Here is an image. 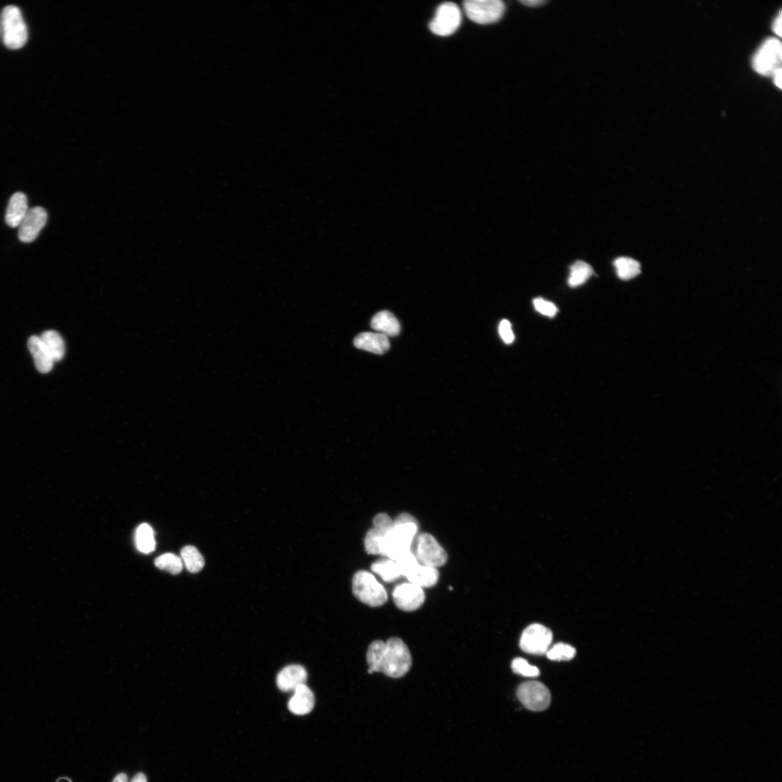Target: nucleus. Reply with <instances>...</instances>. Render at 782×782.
Returning a JSON list of instances; mask_svg holds the SVG:
<instances>
[{
	"label": "nucleus",
	"mask_w": 782,
	"mask_h": 782,
	"mask_svg": "<svg viewBox=\"0 0 782 782\" xmlns=\"http://www.w3.org/2000/svg\"><path fill=\"white\" fill-rule=\"evenodd\" d=\"M366 662L373 672H381L391 678L405 676L412 666V657L406 644L399 638L386 642L375 641L366 653Z\"/></svg>",
	"instance_id": "f257e3e1"
},
{
	"label": "nucleus",
	"mask_w": 782,
	"mask_h": 782,
	"mask_svg": "<svg viewBox=\"0 0 782 782\" xmlns=\"http://www.w3.org/2000/svg\"><path fill=\"white\" fill-rule=\"evenodd\" d=\"M418 530V522L412 516L399 515L394 521L393 528L385 537L382 555L395 561L401 560L411 552V546Z\"/></svg>",
	"instance_id": "f03ea898"
},
{
	"label": "nucleus",
	"mask_w": 782,
	"mask_h": 782,
	"mask_svg": "<svg viewBox=\"0 0 782 782\" xmlns=\"http://www.w3.org/2000/svg\"><path fill=\"white\" fill-rule=\"evenodd\" d=\"M352 591L362 603L371 607H379L387 601V594L383 584L369 572H357L352 580Z\"/></svg>",
	"instance_id": "7ed1b4c3"
},
{
	"label": "nucleus",
	"mask_w": 782,
	"mask_h": 782,
	"mask_svg": "<svg viewBox=\"0 0 782 782\" xmlns=\"http://www.w3.org/2000/svg\"><path fill=\"white\" fill-rule=\"evenodd\" d=\"M4 41L11 50H18L28 40V30L20 9L14 6L4 8L2 13Z\"/></svg>",
	"instance_id": "20e7f679"
},
{
	"label": "nucleus",
	"mask_w": 782,
	"mask_h": 782,
	"mask_svg": "<svg viewBox=\"0 0 782 782\" xmlns=\"http://www.w3.org/2000/svg\"><path fill=\"white\" fill-rule=\"evenodd\" d=\"M782 46L779 39L771 37L767 39L755 53L752 58L754 70L762 75H773L780 67Z\"/></svg>",
	"instance_id": "39448f33"
},
{
	"label": "nucleus",
	"mask_w": 782,
	"mask_h": 782,
	"mask_svg": "<svg viewBox=\"0 0 782 782\" xmlns=\"http://www.w3.org/2000/svg\"><path fill=\"white\" fill-rule=\"evenodd\" d=\"M468 17L479 24H490L499 21L505 11L501 0H468L463 3Z\"/></svg>",
	"instance_id": "423d86ee"
},
{
	"label": "nucleus",
	"mask_w": 782,
	"mask_h": 782,
	"mask_svg": "<svg viewBox=\"0 0 782 782\" xmlns=\"http://www.w3.org/2000/svg\"><path fill=\"white\" fill-rule=\"evenodd\" d=\"M517 696L528 710L543 712L549 707L551 695L549 688L541 682L526 681L520 686Z\"/></svg>",
	"instance_id": "0eeeda50"
},
{
	"label": "nucleus",
	"mask_w": 782,
	"mask_h": 782,
	"mask_svg": "<svg viewBox=\"0 0 782 782\" xmlns=\"http://www.w3.org/2000/svg\"><path fill=\"white\" fill-rule=\"evenodd\" d=\"M414 556L421 565L432 568L445 565L448 560L446 551L432 535L428 533L418 537L417 551Z\"/></svg>",
	"instance_id": "6e6552de"
},
{
	"label": "nucleus",
	"mask_w": 782,
	"mask_h": 782,
	"mask_svg": "<svg viewBox=\"0 0 782 782\" xmlns=\"http://www.w3.org/2000/svg\"><path fill=\"white\" fill-rule=\"evenodd\" d=\"M461 23L459 8L453 3H445L438 7L433 20L430 23L431 32L438 36L453 34Z\"/></svg>",
	"instance_id": "1a4fd4ad"
},
{
	"label": "nucleus",
	"mask_w": 782,
	"mask_h": 782,
	"mask_svg": "<svg viewBox=\"0 0 782 782\" xmlns=\"http://www.w3.org/2000/svg\"><path fill=\"white\" fill-rule=\"evenodd\" d=\"M553 641L551 629L539 624L529 626L520 639L521 649L529 654L543 655L547 653Z\"/></svg>",
	"instance_id": "9d476101"
},
{
	"label": "nucleus",
	"mask_w": 782,
	"mask_h": 782,
	"mask_svg": "<svg viewBox=\"0 0 782 782\" xmlns=\"http://www.w3.org/2000/svg\"><path fill=\"white\" fill-rule=\"evenodd\" d=\"M399 563L402 568L404 577L410 583L420 586L422 589L432 588L438 582L440 575L437 570L421 565L414 555Z\"/></svg>",
	"instance_id": "9b49d317"
},
{
	"label": "nucleus",
	"mask_w": 782,
	"mask_h": 782,
	"mask_svg": "<svg viewBox=\"0 0 782 782\" xmlns=\"http://www.w3.org/2000/svg\"><path fill=\"white\" fill-rule=\"evenodd\" d=\"M392 596L396 606L406 613L419 609L425 601V594L421 586L410 582L396 586Z\"/></svg>",
	"instance_id": "f8f14e48"
},
{
	"label": "nucleus",
	"mask_w": 782,
	"mask_h": 782,
	"mask_svg": "<svg viewBox=\"0 0 782 782\" xmlns=\"http://www.w3.org/2000/svg\"><path fill=\"white\" fill-rule=\"evenodd\" d=\"M47 221V214L45 210L40 207L30 209L25 217L19 226L18 238L23 243L34 241Z\"/></svg>",
	"instance_id": "ddd939ff"
},
{
	"label": "nucleus",
	"mask_w": 782,
	"mask_h": 782,
	"mask_svg": "<svg viewBox=\"0 0 782 782\" xmlns=\"http://www.w3.org/2000/svg\"><path fill=\"white\" fill-rule=\"evenodd\" d=\"M307 672L301 665H290L283 668L277 676L278 688L283 692L295 691L300 684H305Z\"/></svg>",
	"instance_id": "4468645a"
},
{
	"label": "nucleus",
	"mask_w": 782,
	"mask_h": 782,
	"mask_svg": "<svg viewBox=\"0 0 782 782\" xmlns=\"http://www.w3.org/2000/svg\"><path fill=\"white\" fill-rule=\"evenodd\" d=\"M295 694L289 700V711L298 716L309 714L314 708L315 699L312 691L305 684H300L295 691Z\"/></svg>",
	"instance_id": "2eb2a0df"
},
{
	"label": "nucleus",
	"mask_w": 782,
	"mask_h": 782,
	"mask_svg": "<svg viewBox=\"0 0 782 782\" xmlns=\"http://www.w3.org/2000/svg\"><path fill=\"white\" fill-rule=\"evenodd\" d=\"M354 346L361 350L383 354L390 348L388 338L381 333H362L354 340Z\"/></svg>",
	"instance_id": "dca6fc26"
},
{
	"label": "nucleus",
	"mask_w": 782,
	"mask_h": 782,
	"mask_svg": "<svg viewBox=\"0 0 782 782\" xmlns=\"http://www.w3.org/2000/svg\"><path fill=\"white\" fill-rule=\"evenodd\" d=\"M27 196L22 192L14 193L10 199L6 214V224L12 228L19 227L29 211Z\"/></svg>",
	"instance_id": "f3484780"
},
{
	"label": "nucleus",
	"mask_w": 782,
	"mask_h": 782,
	"mask_svg": "<svg viewBox=\"0 0 782 782\" xmlns=\"http://www.w3.org/2000/svg\"><path fill=\"white\" fill-rule=\"evenodd\" d=\"M28 345L37 370L44 374L51 372L55 361L50 353L48 352L40 337L32 336L29 340Z\"/></svg>",
	"instance_id": "a211bd4d"
},
{
	"label": "nucleus",
	"mask_w": 782,
	"mask_h": 782,
	"mask_svg": "<svg viewBox=\"0 0 782 782\" xmlns=\"http://www.w3.org/2000/svg\"><path fill=\"white\" fill-rule=\"evenodd\" d=\"M371 327L387 336H397L401 332V326L395 315L388 311L377 313L372 319Z\"/></svg>",
	"instance_id": "6ab92c4d"
},
{
	"label": "nucleus",
	"mask_w": 782,
	"mask_h": 782,
	"mask_svg": "<svg viewBox=\"0 0 782 782\" xmlns=\"http://www.w3.org/2000/svg\"><path fill=\"white\" fill-rule=\"evenodd\" d=\"M371 570L385 582H393L404 577L403 570L399 562L390 558L376 561L372 565Z\"/></svg>",
	"instance_id": "aec40b11"
},
{
	"label": "nucleus",
	"mask_w": 782,
	"mask_h": 782,
	"mask_svg": "<svg viewBox=\"0 0 782 782\" xmlns=\"http://www.w3.org/2000/svg\"><path fill=\"white\" fill-rule=\"evenodd\" d=\"M40 338L54 361H58L63 358L65 352V343L63 338L58 332L55 331H46L40 336Z\"/></svg>",
	"instance_id": "412c9836"
},
{
	"label": "nucleus",
	"mask_w": 782,
	"mask_h": 782,
	"mask_svg": "<svg viewBox=\"0 0 782 782\" xmlns=\"http://www.w3.org/2000/svg\"><path fill=\"white\" fill-rule=\"evenodd\" d=\"M181 560L187 570L191 573H198L205 567V559L197 548L192 546H185L181 550Z\"/></svg>",
	"instance_id": "4be33fe9"
},
{
	"label": "nucleus",
	"mask_w": 782,
	"mask_h": 782,
	"mask_svg": "<svg viewBox=\"0 0 782 782\" xmlns=\"http://www.w3.org/2000/svg\"><path fill=\"white\" fill-rule=\"evenodd\" d=\"M136 544L138 550L143 553H150L155 551L156 542L153 528L148 524L141 525L136 532Z\"/></svg>",
	"instance_id": "5701e85b"
},
{
	"label": "nucleus",
	"mask_w": 782,
	"mask_h": 782,
	"mask_svg": "<svg viewBox=\"0 0 782 782\" xmlns=\"http://www.w3.org/2000/svg\"><path fill=\"white\" fill-rule=\"evenodd\" d=\"M594 274L592 267L583 261H577L570 267L568 285L577 288L584 284Z\"/></svg>",
	"instance_id": "b1692460"
},
{
	"label": "nucleus",
	"mask_w": 782,
	"mask_h": 782,
	"mask_svg": "<svg viewBox=\"0 0 782 782\" xmlns=\"http://www.w3.org/2000/svg\"><path fill=\"white\" fill-rule=\"evenodd\" d=\"M618 277L624 281L631 280L641 274L640 263L629 257H620L615 261Z\"/></svg>",
	"instance_id": "393cba45"
},
{
	"label": "nucleus",
	"mask_w": 782,
	"mask_h": 782,
	"mask_svg": "<svg viewBox=\"0 0 782 782\" xmlns=\"http://www.w3.org/2000/svg\"><path fill=\"white\" fill-rule=\"evenodd\" d=\"M155 566L173 575L179 574L184 567L181 558L174 553H165L155 560Z\"/></svg>",
	"instance_id": "a878e982"
},
{
	"label": "nucleus",
	"mask_w": 782,
	"mask_h": 782,
	"mask_svg": "<svg viewBox=\"0 0 782 782\" xmlns=\"http://www.w3.org/2000/svg\"><path fill=\"white\" fill-rule=\"evenodd\" d=\"M385 537V534L376 529H371L365 537L364 546L366 552L372 555H382Z\"/></svg>",
	"instance_id": "bb28decb"
},
{
	"label": "nucleus",
	"mask_w": 782,
	"mask_h": 782,
	"mask_svg": "<svg viewBox=\"0 0 782 782\" xmlns=\"http://www.w3.org/2000/svg\"><path fill=\"white\" fill-rule=\"evenodd\" d=\"M577 653L576 649L570 645L558 643L546 653L547 658L551 661H570Z\"/></svg>",
	"instance_id": "cd10ccee"
},
{
	"label": "nucleus",
	"mask_w": 782,
	"mask_h": 782,
	"mask_svg": "<svg viewBox=\"0 0 782 782\" xmlns=\"http://www.w3.org/2000/svg\"><path fill=\"white\" fill-rule=\"evenodd\" d=\"M511 669L515 674L527 677H536L540 675V670L536 667L530 665L525 659L517 658L513 660Z\"/></svg>",
	"instance_id": "c85d7f7f"
},
{
	"label": "nucleus",
	"mask_w": 782,
	"mask_h": 782,
	"mask_svg": "<svg viewBox=\"0 0 782 782\" xmlns=\"http://www.w3.org/2000/svg\"><path fill=\"white\" fill-rule=\"evenodd\" d=\"M533 305L537 312L549 317L555 316L558 312V308L553 303L542 298L534 300Z\"/></svg>",
	"instance_id": "c756f323"
},
{
	"label": "nucleus",
	"mask_w": 782,
	"mask_h": 782,
	"mask_svg": "<svg viewBox=\"0 0 782 782\" xmlns=\"http://www.w3.org/2000/svg\"><path fill=\"white\" fill-rule=\"evenodd\" d=\"M373 525L375 529L386 535L393 528L394 521L382 513L375 518Z\"/></svg>",
	"instance_id": "7c9ffc66"
},
{
	"label": "nucleus",
	"mask_w": 782,
	"mask_h": 782,
	"mask_svg": "<svg viewBox=\"0 0 782 782\" xmlns=\"http://www.w3.org/2000/svg\"><path fill=\"white\" fill-rule=\"evenodd\" d=\"M500 336L505 344L511 345L515 340V335L512 331L511 324L507 320L501 322L499 328Z\"/></svg>",
	"instance_id": "2f4dec72"
},
{
	"label": "nucleus",
	"mask_w": 782,
	"mask_h": 782,
	"mask_svg": "<svg viewBox=\"0 0 782 782\" xmlns=\"http://www.w3.org/2000/svg\"><path fill=\"white\" fill-rule=\"evenodd\" d=\"M772 29L776 35L781 36V12H779L774 21Z\"/></svg>",
	"instance_id": "473e14b6"
},
{
	"label": "nucleus",
	"mask_w": 782,
	"mask_h": 782,
	"mask_svg": "<svg viewBox=\"0 0 782 782\" xmlns=\"http://www.w3.org/2000/svg\"><path fill=\"white\" fill-rule=\"evenodd\" d=\"M520 3L528 7H537L545 4L546 2L544 0H523Z\"/></svg>",
	"instance_id": "72a5a7b5"
},
{
	"label": "nucleus",
	"mask_w": 782,
	"mask_h": 782,
	"mask_svg": "<svg viewBox=\"0 0 782 782\" xmlns=\"http://www.w3.org/2000/svg\"><path fill=\"white\" fill-rule=\"evenodd\" d=\"M773 75H774V82L775 85L778 88L781 89V68H778V69H776L774 72Z\"/></svg>",
	"instance_id": "f704fd0d"
},
{
	"label": "nucleus",
	"mask_w": 782,
	"mask_h": 782,
	"mask_svg": "<svg viewBox=\"0 0 782 782\" xmlns=\"http://www.w3.org/2000/svg\"><path fill=\"white\" fill-rule=\"evenodd\" d=\"M131 782H148V778L143 773H138L134 776Z\"/></svg>",
	"instance_id": "c9c22d12"
},
{
	"label": "nucleus",
	"mask_w": 782,
	"mask_h": 782,
	"mask_svg": "<svg viewBox=\"0 0 782 782\" xmlns=\"http://www.w3.org/2000/svg\"><path fill=\"white\" fill-rule=\"evenodd\" d=\"M113 782H128V776L124 773L119 774L114 778Z\"/></svg>",
	"instance_id": "e433bc0d"
}]
</instances>
